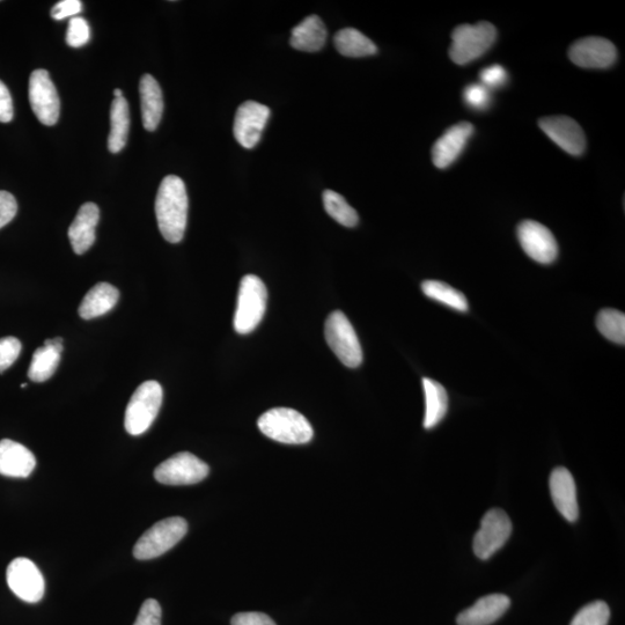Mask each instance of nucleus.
Returning a JSON list of instances; mask_svg holds the SVG:
<instances>
[{
  "mask_svg": "<svg viewBox=\"0 0 625 625\" xmlns=\"http://www.w3.org/2000/svg\"><path fill=\"white\" fill-rule=\"evenodd\" d=\"M189 201L185 182L168 175L161 181L156 200V216L160 233L171 244L185 237Z\"/></svg>",
  "mask_w": 625,
  "mask_h": 625,
  "instance_id": "1",
  "label": "nucleus"
},
{
  "mask_svg": "<svg viewBox=\"0 0 625 625\" xmlns=\"http://www.w3.org/2000/svg\"><path fill=\"white\" fill-rule=\"evenodd\" d=\"M257 425L264 436L282 444L303 445L310 443L314 436L307 418L290 408L267 411L260 417Z\"/></svg>",
  "mask_w": 625,
  "mask_h": 625,
  "instance_id": "2",
  "label": "nucleus"
},
{
  "mask_svg": "<svg viewBox=\"0 0 625 625\" xmlns=\"http://www.w3.org/2000/svg\"><path fill=\"white\" fill-rule=\"evenodd\" d=\"M267 301L268 291L260 277L247 275L242 278L234 315L235 332L241 335L254 332L266 314Z\"/></svg>",
  "mask_w": 625,
  "mask_h": 625,
  "instance_id": "3",
  "label": "nucleus"
},
{
  "mask_svg": "<svg viewBox=\"0 0 625 625\" xmlns=\"http://www.w3.org/2000/svg\"><path fill=\"white\" fill-rule=\"evenodd\" d=\"M163 399V387L157 381H146L136 389L125 410L124 428L129 435L141 436L151 428Z\"/></svg>",
  "mask_w": 625,
  "mask_h": 625,
  "instance_id": "4",
  "label": "nucleus"
},
{
  "mask_svg": "<svg viewBox=\"0 0 625 625\" xmlns=\"http://www.w3.org/2000/svg\"><path fill=\"white\" fill-rule=\"evenodd\" d=\"M497 39V29L490 22L476 25L463 24L452 33L451 60L466 65L483 56Z\"/></svg>",
  "mask_w": 625,
  "mask_h": 625,
  "instance_id": "5",
  "label": "nucleus"
},
{
  "mask_svg": "<svg viewBox=\"0 0 625 625\" xmlns=\"http://www.w3.org/2000/svg\"><path fill=\"white\" fill-rule=\"evenodd\" d=\"M188 532L187 521L180 517L161 520L142 535L134 548L139 561L153 560L167 553L178 544Z\"/></svg>",
  "mask_w": 625,
  "mask_h": 625,
  "instance_id": "6",
  "label": "nucleus"
},
{
  "mask_svg": "<svg viewBox=\"0 0 625 625\" xmlns=\"http://www.w3.org/2000/svg\"><path fill=\"white\" fill-rule=\"evenodd\" d=\"M326 341L341 362L356 369L363 363V350L354 326L341 311L328 316L325 326Z\"/></svg>",
  "mask_w": 625,
  "mask_h": 625,
  "instance_id": "7",
  "label": "nucleus"
},
{
  "mask_svg": "<svg viewBox=\"0 0 625 625\" xmlns=\"http://www.w3.org/2000/svg\"><path fill=\"white\" fill-rule=\"evenodd\" d=\"M210 468L189 452H181L167 459L154 470V479L165 485H191L207 479Z\"/></svg>",
  "mask_w": 625,
  "mask_h": 625,
  "instance_id": "8",
  "label": "nucleus"
},
{
  "mask_svg": "<svg viewBox=\"0 0 625 625\" xmlns=\"http://www.w3.org/2000/svg\"><path fill=\"white\" fill-rule=\"evenodd\" d=\"M512 533V522L500 509H491L481 521L480 531L474 538V553L480 560L487 561L505 546Z\"/></svg>",
  "mask_w": 625,
  "mask_h": 625,
  "instance_id": "9",
  "label": "nucleus"
},
{
  "mask_svg": "<svg viewBox=\"0 0 625 625\" xmlns=\"http://www.w3.org/2000/svg\"><path fill=\"white\" fill-rule=\"evenodd\" d=\"M29 102L38 120L51 127L60 119L61 101L47 70H35L29 79Z\"/></svg>",
  "mask_w": 625,
  "mask_h": 625,
  "instance_id": "10",
  "label": "nucleus"
},
{
  "mask_svg": "<svg viewBox=\"0 0 625 625\" xmlns=\"http://www.w3.org/2000/svg\"><path fill=\"white\" fill-rule=\"evenodd\" d=\"M7 584L22 601L36 604L42 600L46 584L38 566L28 558L19 557L7 568Z\"/></svg>",
  "mask_w": 625,
  "mask_h": 625,
  "instance_id": "11",
  "label": "nucleus"
},
{
  "mask_svg": "<svg viewBox=\"0 0 625 625\" xmlns=\"http://www.w3.org/2000/svg\"><path fill=\"white\" fill-rule=\"evenodd\" d=\"M518 239L522 249L534 261L550 264L557 259V241L548 227L534 220H525L518 226Z\"/></svg>",
  "mask_w": 625,
  "mask_h": 625,
  "instance_id": "12",
  "label": "nucleus"
},
{
  "mask_svg": "<svg viewBox=\"0 0 625 625\" xmlns=\"http://www.w3.org/2000/svg\"><path fill=\"white\" fill-rule=\"evenodd\" d=\"M270 117V109L256 101L242 104L235 114L234 137L245 149H253L261 137Z\"/></svg>",
  "mask_w": 625,
  "mask_h": 625,
  "instance_id": "13",
  "label": "nucleus"
},
{
  "mask_svg": "<svg viewBox=\"0 0 625 625\" xmlns=\"http://www.w3.org/2000/svg\"><path fill=\"white\" fill-rule=\"evenodd\" d=\"M539 127L551 141L571 156H582L586 149V138L582 127L569 116L543 117Z\"/></svg>",
  "mask_w": 625,
  "mask_h": 625,
  "instance_id": "14",
  "label": "nucleus"
},
{
  "mask_svg": "<svg viewBox=\"0 0 625 625\" xmlns=\"http://www.w3.org/2000/svg\"><path fill=\"white\" fill-rule=\"evenodd\" d=\"M569 57L573 64L584 69H607L617 60V49L604 38H585L572 44Z\"/></svg>",
  "mask_w": 625,
  "mask_h": 625,
  "instance_id": "15",
  "label": "nucleus"
},
{
  "mask_svg": "<svg viewBox=\"0 0 625 625\" xmlns=\"http://www.w3.org/2000/svg\"><path fill=\"white\" fill-rule=\"evenodd\" d=\"M474 134V125L461 122L446 130L432 147V161L439 169L450 167L457 160Z\"/></svg>",
  "mask_w": 625,
  "mask_h": 625,
  "instance_id": "16",
  "label": "nucleus"
},
{
  "mask_svg": "<svg viewBox=\"0 0 625 625\" xmlns=\"http://www.w3.org/2000/svg\"><path fill=\"white\" fill-rule=\"evenodd\" d=\"M549 487L558 512L569 522H576L579 517L577 488L569 470L564 467L554 469L550 475Z\"/></svg>",
  "mask_w": 625,
  "mask_h": 625,
  "instance_id": "17",
  "label": "nucleus"
},
{
  "mask_svg": "<svg viewBox=\"0 0 625 625\" xmlns=\"http://www.w3.org/2000/svg\"><path fill=\"white\" fill-rule=\"evenodd\" d=\"M99 219L100 210L97 204L85 203L79 209L75 220L69 227V240L73 252L77 255L85 254L94 245Z\"/></svg>",
  "mask_w": 625,
  "mask_h": 625,
  "instance_id": "18",
  "label": "nucleus"
},
{
  "mask_svg": "<svg viewBox=\"0 0 625 625\" xmlns=\"http://www.w3.org/2000/svg\"><path fill=\"white\" fill-rule=\"evenodd\" d=\"M36 466L34 454L10 439L0 441V475L26 479Z\"/></svg>",
  "mask_w": 625,
  "mask_h": 625,
  "instance_id": "19",
  "label": "nucleus"
},
{
  "mask_svg": "<svg viewBox=\"0 0 625 625\" xmlns=\"http://www.w3.org/2000/svg\"><path fill=\"white\" fill-rule=\"evenodd\" d=\"M511 606V600L504 594H490L481 598L473 607L463 610L458 616L459 625H490L502 617Z\"/></svg>",
  "mask_w": 625,
  "mask_h": 625,
  "instance_id": "20",
  "label": "nucleus"
},
{
  "mask_svg": "<svg viewBox=\"0 0 625 625\" xmlns=\"http://www.w3.org/2000/svg\"><path fill=\"white\" fill-rule=\"evenodd\" d=\"M63 349L60 337L44 342L43 347L34 352L28 378L34 382H44L53 377L60 365Z\"/></svg>",
  "mask_w": 625,
  "mask_h": 625,
  "instance_id": "21",
  "label": "nucleus"
},
{
  "mask_svg": "<svg viewBox=\"0 0 625 625\" xmlns=\"http://www.w3.org/2000/svg\"><path fill=\"white\" fill-rule=\"evenodd\" d=\"M139 94H141L144 128L147 131H154L158 128L164 113L163 92L156 79L150 75H144L139 84Z\"/></svg>",
  "mask_w": 625,
  "mask_h": 625,
  "instance_id": "22",
  "label": "nucleus"
},
{
  "mask_svg": "<svg viewBox=\"0 0 625 625\" xmlns=\"http://www.w3.org/2000/svg\"><path fill=\"white\" fill-rule=\"evenodd\" d=\"M327 29L318 16H310L292 29L290 43L292 48L305 53H316L325 47Z\"/></svg>",
  "mask_w": 625,
  "mask_h": 625,
  "instance_id": "23",
  "label": "nucleus"
},
{
  "mask_svg": "<svg viewBox=\"0 0 625 625\" xmlns=\"http://www.w3.org/2000/svg\"><path fill=\"white\" fill-rule=\"evenodd\" d=\"M120 298V291L109 283H99L86 293L79 306V315L84 320L99 318L112 311Z\"/></svg>",
  "mask_w": 625,
  "mask_h": 625,
  "instance_id": "24",
  "label": "nucleus"
},
{
  "mask_svg": "<svg viewBox=\"0 0 625 625\" xmlns=\"http://www.w3.org/2000/svg\"><path fill=\"white\" fill-rule=\"evenodd\" d=\"M425 394L424 428L430 430L443 421L448 409L446 389L438 381L429 378L423 379Z\"/></svg>",
  "mask_w": 625,
  "mask_h": 625,
  "instance_id": "25",
  "label": "nucleus"
},
{
  "mask_svg": "<svg viewBox=\"0 0 625 625\" xmlns=\"http://www.w3.org/2000/svg\"><path fill=\"white\" fill-rule=\"evenodd\" d=\"M130 128V112L128 101L115 98L110 107V132L108 149L112 153L121 152L128 142Z\"/></svg>",
  "mask_w": 625,
  "mask_h": 625,
  "instance_id": "26",
  "label": "nucleus"
},
{
  "mask_svg": "<svg viewBox=\"0 0 625 625\" xmlns=\"http://www.w3.org/2000/svg\"><path fill=\"white\" fill-rule=\"evenodd\" d=\"M334 42L338 53L345 57L359 58L378 53L373 41L355 28H345L337 32Z\"/></svg>",
  "mask_w": 625,
  "mask_h": 625,
  "instance_id": "27",
  "label": "nucleus"
},
{
  "mask_svg": "<svg viewBox=\"0 0 625 625\" xmlns=\"http://www.w3.org/2000/svg\"><path fill=\"white\" fill-rule=\"evenodd\" d=\"M422 290L426 297L438 301L459 312H467L469 305L465 294L452 288V286L439 281H425Z\"/></svg>",
  "mask_w": 625,
  "mask_h": 625,
  "instance_id": "28",
  "label": "nucleus"
},
{
  "mask_svg": "<svg viewBox=\"0 0 625 625\" xmlns=\"http://www.w3.org/2000/svg\"><path fill=\"white\" fill-rule=\"evenodd\" d=\"M322 198L328 215L335 219L338 224L345 227L357 226L359 222L358 213L345 201L342 195L335 193L334 190H326Z\"/></svg>",
  "mask_w": 625,
  "mask_h": 625,
  "instance_id": "29",
  "label": "nucleus"
},
{
  "mask_svg": "<svg viewBox=\"0 0 625 625\" xmlns=\"http://www.w3.org/2000/svg\"><path fill=\"white\" fill-rule=\"evenodd\" d=\"M599 332L607 340L617 344L625 343V315L616 310H602L597 316Z\"/></svg>",
  "mask_w": 625,
  "mask_h": 625,
  "instance_id": "30",
  "label": "nucleus"
},
{
  "mask_svg": "<svg viewBox=\"0 0 625 625\" xmlns=\"http://www.w3.org/2000/svg\"><path fill=\"white\" fill-rule=\"evenodd\" d=\"M610 609L605 601H594L579 612L571 622V625H608Z\"/></svg>",
  "mask_w": 625,
  "mask_h": 625,
  "instance_id": "31",
  "label": "nucleus"
},
{
  "mask_svg": "<svg viewBox=\"0 0 625 625\" xmlns=\"http://www.w3.org/2000/svg\"><path fill=\"white\" fill-rule=\"evenodd\" d=\"M91 39V29L82 17H73L69 22L66 43L72 48H80Z\"/></svg>",
  "mask_w": 625,
  "mask_h": 625,
  "instance_id": "32",
  "label": "nucleus"
},
{
  "mask_svg": "<svg viewBox=\"0 0 625 625\" xmlns=\"http://www.w3.org/2000/svg\"><path fill=\"white\" fill-rule=\"evenodd\" d=\"M21 348V342L16 337L0 338V373L10 369L16 363Z\"/></svg>",
  "mask_w": 625,
  "mask_h": 625,
  "instance_id": "33",
  "label": "nucleus"
},
{
  "mask_svg": "<svg viewBox=\"0 0 625 625\" xmlns=\"http://www.w3.org/2000/svg\"><path fill=\"white\" fill-rule=\"evenodd\" d=\"M463 100L473 109L484 110L491 104V93L487 87L481 84H472L463 91Z\"/></svg>",
  "mask_w": 625,
  "mask_h": 625,
  "instance_id": "34",
  "label": "nucleus"
},
{
  "mask_svg": "<svg viewBox=\"0 0 625 625\" xmlns=\"http://www.w3.org/2000/svg\"><path fill=\"white\" fill-rule=\"evenodd\" d=\"M481 85L487 87L488 90L502 87L506 84L509 75L502 65H491L480 73Z\"/></svg>",
  "mask_w": 625,
  "mask_h": 625,
  "instance_id": "35",
  "label": "nucleus"
},
{
  "mask_svg": "<svg viewBox=\"0 0 625 625\" xmlns=\"http://www.w3.org/2000/svg\"><path fill=\"white\" fill-rule=\"evenodd\" d=\"M134 625H161V607L154 599L144 601Z\"/></svg>",
  "mask_w": 625,
  "mask_h": 625,
  "instance_id": "36",
  "label": "nucleus"
},
{
  "mask_svg": "<svg viewBox=\"0 0 625 625\" xmlns=\"http://www.w3.org/2000/svg\"><path fill=\"white\" fill-rule=\"evenodd\" d=\"M17 212L16 198L7 191L0 190V229L11 223Z\"/></svg>",
  "mask_w": 625,
  "mask_h": 625,
  "instance_id": "37",
  "label": "nucleus"
},
{
  "mask_svg": "<svg viewBox=\"0 0 625 625\" xmlns=\"http://www.w3.org/2000/svg\"><path fill=\"white\" fill-rule=\"evenodd\" d=\"M83 10V3L80 0H62L57 3L51 10V18L55 20H64L66 18L75 17Z\"/></svg>",
  "mask_w": 625,
  "mask_h": 625,
  "instance_id": "38",
  "label": "nucleus"
},
{
  "mask_svg": "<svg viewBox=\"0 0 625 625\" xmlns=\"http://www.w3.org/2000/svg\"><path fill=\"white\" fill-rule=\"evenodd\" d=\"M232 625H276L271 617L263 613H239L233 616Z\"/></svg>",
  "mask_w": 625,
  "mask_h": 625,
  "instance_id": "39",
  "label": "nucleus"
},
{
  "mask_svg": "<svg viewBox=\"0 0 625 625\" xmlns=\"http://www.w3.org/2000/svg\"><path fill=\"white\" fill-rule=\"evenodd\" d=\"M13 120V101L9 88L0 80V122L9 123Z\"/></svg>",
  "mask_w": 625,
  "mask_h": 625,
  "instance_id": "40",
  "label": "nucleus"
},
{
  "mask_svg": "<svg viewBox=\"0 0 625 625\" xmlns=\"http://www.w3.org/2000/svg\"><path fill=\"white\" fill-rule=\"evenodd\" d=\"M114 95H115V98H122L123 92L122 90H120V88H116V90L114 91Z\"/></svg>",
  "mask_w": 625,
  "mask_h": 625,
  "instance_id": "41",
  "label": "nucleus"
}]
</instances>
